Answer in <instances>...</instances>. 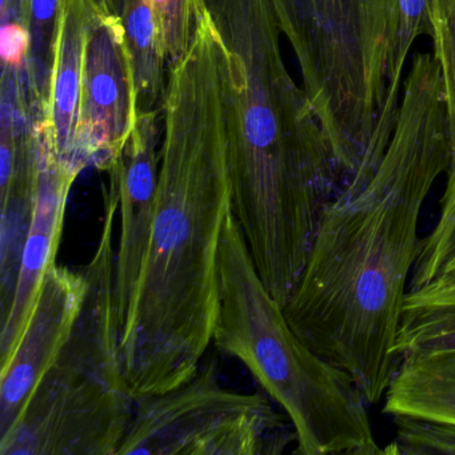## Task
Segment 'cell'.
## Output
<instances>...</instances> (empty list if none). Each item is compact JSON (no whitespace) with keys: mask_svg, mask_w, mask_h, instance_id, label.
Segmentation results:
<instances>
[{"mask_svg":"<svg viewBox=\"0 0 455 455\" xmlns=\"http://www.w3.org/2000/svg\"><path fill=\"white\" fill-rule=\"evenodd\" d=\"M450 159L441 68L434 54L419 52L377 172L363 188L340 190L327 207L283 307L295 334L350 374L369 404L385 399L398 369L396 342L419 254V218Z\"/></svg>","mask_w":455,"mask_h":455,"instance_id":"cell-1","label":"cell"},{"mask_svg":"<svg viewBox=\"0 0 455 455\" xmlns=\"http://www.w3.org/2000/svg\"><path fill=\"white\" fill-rule=\"evenodd\" d=\"M230 212L225 143H169L150 242L121 330L122 366L135 398L188 382L212 345Z\"/></svg>","mask_w":455,"mask_h":455,"instance_id":"cell-2","label":"cell"},{"mask_svg":"<svg viewBox=\"0 0 455 455\" xmlns=\"http://www.w3.org/2000/svg\"><path fill=\"white\" fill-rule=\"evenodd\" d=\"M212 343L247 367L289 417L297 454H385L372 433L366 396L350 374L295 334L260 278L233 212L220 242Z\"/></svg>","mask_w":455,"mask_h":455,"instance_id":"cell-3","label":"cell"},{"mask_svg":"<svg viewBox=\"0 0 455 455\" xmlns=\"http://www.w3.org/2000/svg\"><path fill=\"white\" fill-rule=\"evenodd\" d=\"M100 243L84 268L86 297L76 326L20 418L0 436V455H118L134 411L114 300L118 190L103 198Z\"/></svg>","mask_w":455,"mask_h":455,"instance_id":"cell-4","label":"cell"},{"mask_svg":"<svg viewBox=\"0 0 455 455\" xmlns=\"http://www.w3.org/2000/svg\"><path fill=\"white\" fill-rule=\"evenodd\" d=\"M278 10L305 92L342 169V186L361 190L378 169L372 150L398 0H278Z\"/></svg>","mask_w":455,"mask_h":455,"instance_id":"cell-5","label":"cell"},{"mask_svg":"<svg viewBox=\"0 0 455 455\" xmlns=\"http://www.w3.org/2000/svg\"><path fill=\"white\" fill-rule=\"evenodd\" d=\"M292 442L289 417L265 394L223 387L212 359L183 385L135 398L118 455H279Z\"/></svg>","mask_w":455,"mask_h":455,"instance_id":"cell-6","label":"cell"},{"mask_svg":"<svg viewBox=\"0 0 455 455\" xmlns=\"http://www.w3.org/2000/svg\"><path fill=\"white\" fill-rule=\"evenodd\" d=\"M84 270L52 265L12 355L0 363V436L14 426L31 394L68 342L86 297Z\"/></svg>","mask_w":455,"mask_h":455,"instance_id":"cell-7","label":"cell"},{"mask_svg":"<svg viewBox=\"0 0 455 455\" xmlns=\"http://www.w3.org/2000/svg\"><path fill=\"white\" fill-rule=\"evenodd\" d=\"M36 162L38 178L33 220L23 250L14 298L6 315L0 319V362L6 361L14 351L30 318L44 275L57 263L55 258L65 225L66 204L71 186L81 172L63 161L49 142L39 148Z\"/></svg>","mask_w":455,"mask_h":455,"instance_id":"cell-8","label":"cell"},{"mask_svg":"<svg viewBox=\"0 0 455 455\" xmlns=\"http://www.w3.org/2000/svg\"><path fill=\"white\" fill-rule=\"evenodd\" d=\"M108 170H113L111 180L118 190L121 218L114 262V300L122 330L150 242L159 174L153 148L146 142H135Z\"/></svg>","mask_w":455,"mask_h":455,"instance_id":"cell-9","label":"cell"},{"mask_svg":"<svg viewBox=\"0 0 455 455\" xmlns=\"http://www.w3.org/2000/svg\"><path fill=\"white\" fill-rule=\"evenodd\" d=\"M383 411L455 423V348L399 361Z\"/></svg>","mask_w":455,"mask_h":455,"instance_id":"cell-10","label":"cell"},{"mask_svg":"<svg viewBox=\"0 0 455 455\" xmlns=\"http://www.w3.org/2000/svg\"><path fill=\"white\" fill-rule=\"evenodd\" d=\"M455 348V283L409 290L404 298L398 358Z\"/></svg>","mask_w":455,"mask_h":455,"instance_id":"cell-11","label":"cell"},{"mask_svg":"<svg viewBox=\"0 0 455 455\" xmlns=\"http://www.w3.org/2000/svg\"><path fill=\"white\" fill-rule=\"evenodd\" d=\"M420 36H431L430 0H398V20L387 68V89L379 126L391 130L395 124L403 89L404 66Z\"/></svg>","mask_w":455,"mask_h":455,"instance_id":"cell-12","label":"cell"},{"mask_svg":"<svg viewBox=\"0 0 455 455\" xmlns=\"http://www.w3.org/2000/svg\"><path fill=\"white\" fill-rule=\"evenodd\" d=\"M446 191L442 198L438 222L426 238L420 239L410 290L422 289L435 281L455 252V159H450Z\"/></svg>","mask_w":455,"mask_h":455,"instance_id":"cell-13","label":"cell"},{"mask_svg":"<svg viewBox=\"0 0 455 455\" xmlns=\"http://www.w3.org/2000/svg\"><path fill=\"white\" fill-rule=\"evenodd\" d=\"M393 419L396 435L385 454L455 455V423L404 415Z\"/></svg>","mask_w":455,"mask_h":455,"instance_id":"cell-14","label":"cell"},{"mask_svg":"<svg viewBox=\"0 0 455 455\" xmlns=\"http://www.w3.org/2000/svg\"><path fill=\"white\" fill-rule=\"evenodd\" d=\"M434 57L441 68L449 118L451 159H455V0H430Z\"/></svg>","mask_w":455,"mask_h":455,"instance_id":"cell-15","label":"cell"},{"mask_svg":"<svg viewBox=\"0 0 455 455\" xmlns=\"http://www.w3.org/2000/svg\"><path fill=\"white\" fill-rule=\"evenodd\" d=\"M28 46V36L22 26L10 23L2 30L0 52L2 58L10 65H20Z\"/></svg>","mask_w":455,"mask_h":455,"instance_id":"cell-16","label":"cell"},{"mask_svg":"<svg viewBox=\"0 0 455 455\" xmlns=\"http://www.w3.org/2000/svg\"><path fill=\"white\" fill-rule=\"evenodd\" d=\"M154 31H156V23H154L150 4H143L132 10L129 17V33L135 44L140 49L150 46Z\"/></svg>","mask_w":455,"mask_h":455,"instance_id":"cell-17","label":"cell"},{"mask_svg":"<svg viewBox=\"0 0 455 455\" xmlns=\"http://www.w3.org/2000/svg\"><path fill=\"white\" fill-rule=\"evenodd\" d=\"M57 0H33V14L38 20H49L54 15Z\"/></svg>","mask_w":455,"mask_h":455,"instance_id":"cell-18","label":"cell"},{"mask_svg":"<svg viewBox=\"0 0 455 455\" xmlns=\"http://www.w3.org/2000/svg\"><path fill=\"white\" fill-rule=\"evenodd\" d=\"M431 283H455V252L454 255H452V257L450 258L449 260H447V263L446 265H444V267L442 268L441 274H439L438 278H436L435 281L431 282Z\"/></svg>","mask_w":455,"mask_h":455,"instance_id":"cell-19","label":"cell"}]
</instances>
